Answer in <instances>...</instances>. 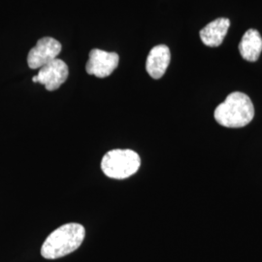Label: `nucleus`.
I'll use <instances>...</instances> for the list:
<instances>
[{"mask_svg":"<svg viewBox=\"0 0 262 262\" xmlns=\"http://www.w3.org/2000/svg\"><path fill=\"white\" fill-rule=\"evenodd\" d=\"M85 229L80 224H66L49 235L41 248L46 259H56L75 252L84 242Z\"/></svg>","mask_w":262,"mask_h":262,"instance_id":"1","label":"nucleus"},{"mask_svg":"<svg viewBox=\"0 0 262 262\" xmlns=\"http://www.w3.org/2000/svg\"><path fill=\"white\" fill-rule=\"evenodd\" d=\"M214 117L215 121L225 127H244L253 121L254 107L247 94L235 92L215 108Z\"/></svg>","mask_w":262,"mask_h":262,"instance_id":"2","label":"nucleus"},{"mask_svg":"<svg viewBox=\"0 0 262 262\" xmlns=\"http://www.w3.org/2000/svg\"><path fill=\"white\" fill-rule=\"evenodd\" d=\"M139 155L132 150H109L101 160V169L108 178L123 180L129 178L140 168Z\"/></svg>","mask_w":262,"mask_h":262,"instance_id":"3","label":"nucleus"},{"mask_svg":"<svg viewBox=\"0 0 262 262\" xmlns=\"http://www.w3.org/2000/svg\"><path fill=\"white\" fill-rule=\"evenodd\" d=\"M68 66L59 58H56L39 69L36 76L32 78L34 83L44 84L49 92H54L64 84L68 78Z\"/></svg>","mask_w":262,"mask_h":262,"instance_id":"4","label":"nucleus"},{"mask_svg":"<svg viewBox=\"0 0 262 262\" xmlns=\"http://www.w3.org/2000/svg\"><path fill=\"white\" fill-rule=\"evenodd\" d=\"M120 56L117 53H109L99 49H94L89 54V61L85 70L88 74L97 78H106L117 69Z\"/></svg>","mask_w":262,"mask_h":262,"instance_id":"5","label":"nucleus"},{"mask_svg":"<svg viewBox=\"0 0 262 262\" xmlns=\"http://www.w3.org/2000/svg\"><path fill=\"white\" fill-rule=\"evenodd\" d=\"M61 52V44L55 38L44 37L38 40L28 56V64L31 69H40L52 60L57 58Z\"/></svg>","mask_w":262,"mask_h":262,"instance_id":"6","label":"nucleus"},{"mask_svg":"<svg viewBox=\"0 0 262 262\" xmlns=\"http://www.w3.org/2000/svg\"><path fill=\"white\" fill-rule=\"evenodd\" d=\"M170 60L169 48L166 45H158L150 50L146 61V70L152 79H160L165 74Z\"/></svg>","mask_w":262,"mask_h":262,"instance_id":"7","label":"nucleus"},{"mask_svg":"<svg viewBox=\"0 0 262 262\" xmlns=\"http://www.w3.org/2000/svg\"><path fill=\"white\" fill-rule=\"evenodd\" d=\"M230 26V20L220 18L208 24L200 30V38L208 47H219L225 40V35Z\"/></svg>","mask_w":262,"mask_h":262,"instance_id":"8","label":"nucleus"},{"mask_svg":"<svg viewBox=\"0 0 262 262\" xmlns=\"http://www.w3.org/2000/svg\"><path fill=\"white\" fill-rule=\"evenodd\" d=\"M239 52L247 61H256L262 52V37L256 29H249L245 32L239 43Z\"/></svg>","mask_w":262,"mask_h":262,"instance_id":"9","label":"nucleus"}]
</instances>
